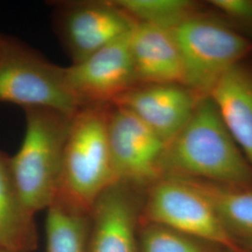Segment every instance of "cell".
I'll list each match as a JSON object with an SVG mask.
<instances>
[{
	"label": "cell",
	"mask_w": 252,
	"mask_h": 252,
	"mask_svg": "<svg viewBox=\"0 0 252 252\" xmlns=\"http://www.w3.org/2000/svg\"><path fill=\"white\" fill-rule=\"evenodd\" d=\"M161 172L162 178L252 189V165L208 95L200 100L186 126L166 145Z\"/></svg>",
	"instance_id": "1"
},
{
	"label": "cell",
	"mask_w": 252,
	"mask_h": 252,
	"mask_svg": "<svg viewBox=\"0 0 252 252\" xmlns=\"http://www.w3.org/2000/svg\"><path fill=\"white\" fill-rule=\"evenodd\" d=\"M111 105H85L74 114L63 150L57 198L90 213L100 195L117 182L108 140Z\"/></svg>",
	"instance_id": "2"
},
{
	"label": "cell",
	"mask_w": 252,
	"mask_h": 252,
	"mask_svg": "<svg viewBox=\"0 0 252 252\" xmlns=\"http://www.w3.org/2000/svg\"><path fill=\"white\" fill-rule=\"evenodd\" d=\"M26 132L10 169L27 208L47 210L60 188L63 150L72 116L48 108H25Z\"/></svg>",
	"instance_id": "3"
},
{
	"label": "cell",
	"mask_w": 252,
	"mask_h": 252,
	"mask_svg": "<svg viewBox=\"0 0 252 252\" xmlns=\"http://www.w3.org/2000/svg\"><path fill=\"white\" fill-rule=\"evenodd\" d=\"M185 70L186 85L207 96L220 78L252 54V39L205 8L172 29Z\"/></svg>",
	"instance_id": "4"
},
{
	"label": "cell",
	"mask_w": 252,
	"mask_h": 252,
	"mask_svg": "<svg viewBox=\"0 0 252 252\" xmlns=\"http://www.w3.org/2000/svg\"><path fill=\"white\" fill-rule=\"evenodd\" d=\"M0 102L24 109H53L69 116L81 107L67 85L64 67L5 35H0Z\"/></svg>",
	"instance_id": "5"
},
{
	"label": "cell",
	"mask_w": 252,
	"mask_h": 252,
	"mask_svg": "<svg viewBox=\"0 0 252 252\" xmlns=\"http://www.w3.org/2000/svg\"><path fill=\"white\" fill-rule=\"evenodd\" d=\"M141 220L158 223L222 249L241 251L209 200L189 180L163 177L145 190Z\"/></svg>",
	"instance_id": "6"
},
{
	"label": "cell",
	"mask_w": 252,
	"mask_h": 252,
	"mask_svg": "<svg viewBox=\"0 0 252 252\" xmlns=\"http://www.w3.org/2000/svg\"><path fill=\"white\" fill-rule=\"evenodd\" d=\"M56 32L72 63L126 38L135 22L112 0L69 1L58 5Z\"/></svg>",
	"instance_id": "7"
},
{
	"label": "cell",
	"mask_w": 252,
	"mask_h": 252,
	"mask_svg": "<svg viewBox=\"0 0 252 252\" xmlns=\"http://www.w3.org/2000/svg\"><path fill=\"white\" fill-rule=\"evenodd\" d=\"M108 140L117 181L146 190L162 178L166 144L126 108L111 104Z\"/></svg>",
	"instance_id": "8"
},
{
	"label": "cell",
	"mask_w": 252,
	"mask_h": 252,
	"mask_svg": "<svg viewBox=\"0 0 252 252\" xmlns=\"http://www.w3.org/2000/svg\"><path fill=\"white\" fill-rule=\"evenodd\" d=\"M144 192L117 181L100 195L89 213L85 252H138Z\"/></svg>",
	"instance_id": "9"
},
{
	"label": "cell",
	"mask_w": 252,
	"mask_h": 252,
	"mask_svg": "<svg viewBox=\"0 0 252 252\" xmlns=\"http://www.w3.org/2000/svg\"><path fill=\"white\" fill-rule=\"evenodd\" d=\"M129 38L130 36L64 67L67 85L81 107L111 105L137 85Z\"/></svg>",
	"instance_id": "10"
},
{
	"label": "cell",
	"mask_w": 252,
	"mask_h": 252,
	"mask_svg": "<svg viewBox=\"0 0 252 252\" xmlns=\"http://www.w3.org/2000/svg\"><path fill=\"white\" fill-rule=\"evenodd\" d=\"M203 97L185 84H138L113 105L132 112L167 145L186 126Z\"/></svg>",
	"instance_id": "11"
},
{
	"label": "cell",
	"mask_w": 252,
	"mask_h": 252,
	"mask_svg": "<svg viewBox=\"0 0 252 252\" xmlns=\"http://www.w3.org/2000/svg\"><path fill=\"white\" fill-rule=\"evenodd\" d=\"M129 42L137 85H186L181 54L171 29L135 23Z\"/></svg>",
	"instance_id": "12"
},
{
	"label": "cell",
	"mask_w": 252,
	"mask_h": 252,
	"mask_svg": "<svg viewBox=\"0 0 252 252\" xmlns=\"http://www.w3.org/2000/svg\"><path fill=\"white\" fill-rule=\"evenodd\" d=\"M208 96L252 165V54L224 73Z\"/></svg>",
	"instance_id": "13"
},
{
	"label": "cell",
	"mask_w": 252,
	"mask_h": 252,
	"mask_svg": "<svg viewBox=\"0 0 252 252\" xmlns=\"http://www.w3.org/2000/svg\"><path fill=\"white\" fill-rule=\"evenodd\" d=\"M37 244L35 215L20 194L9 156L0 152V248L9 252H34Z\"/></svg>",
	"instance_id": "14"
},
{
	"label": "cell",
	"mask_w": 252,
	"mask_h": 252,
	"mask_svg": "<svg viewBox=\"0 0 252 252\" xmlns=\"http://www.w3.org/2000/svg\"><path fill=\"white\" fill-rule=\"evenodd\" d=\"M184 180V179H183ZM189 180L216 210L226 233L243 252L252 250V189Z\"/></svg>",
	"instance_id": "15"
},
{
	"label": "cell",
	"mask_w": 252,
	"mask_h": 252,
	"mask_svg": "<svg viewBox=\"0 0 252 252\" xmlns=\"http://www.w3.org/2000/svg\"><path fill=\"white\" fill-rule=\"evenodd\" d=\"M89 214L56 198L47 209L46 252H85Z\"/></svg>",
	"instance_id": "16"
},
{
	"label": "cell",
	"mask_w": 252,
	"mask_h": 252,
	"mask_svg": "<svg viewBox=\"0 0 252 252\" xmlns=\"http://www.w3.org/2000/svg\"><path fill=\"white\" fill-rule=\"evenodd\" d=\"M136 24L173 29L205 8L189 0H112Z\"/></svg>",
	"instance_id": "17"
},
{
	"label": "cell",
	"mask_w": 252,
	"mask_h": 252,
	"mask_svg": "<svg viewBox=\"0 0 252 252\" xmlns=\"http://www.w3.org/2000/svg\"><path fill=\"white\" fill-rule=\"evenodd\" d=\"M219 246L182 234L166 226L141 220L138 252H222Z\"/></svg>",
	"instance_id": "18"
},
{
	"label": "cell",
	"mask_w": 252,
	"mask_h": 252,
	"mask_svg": "<svg viewBox=\"0 0 252 252\" xmlns=\"http://www.w3.org/2000/svg\"><path fill=\"white\" fill-rule=\"evenodd\" d=\"M207 6L252 39V0H211Z\"/></svg>",
	"instance_id": "19"
},
{
	"label": "cell",
	"mask_w": 252,
	"mask_h": 252,
	"mask_svg": "<svg viewBox=\"0 0 252 252\" xmlns=\"http://www.w3.org/2000/svg\"><path fill=\"white\" fill-rule=\"evenodd\" d=\"M222 252H236V251H231V250H223Z\"/></svg>",
	"instance_id": "20"
},
{
	"label": "cell",
	"mask_w": 252,
	"mask_h": 252,
	"mask_svg": "<svg viewBox=\"0 0 252 252\" xmlns=\"http://www.w3.org/2000/svg\"><path fill=\"white\" fill-rule=\"evenodd\" d=\"M0 252H9L8 251H6V250H4V249H2V248H0Z\"/></svg>",
	"instance_id": "21"
},
{
	"label": "cell",
	"mask_w": 252,
	"mask_h": 252,
	"mask_svg": "<svg viewBox=\"0 0 252 252\" xmlns=\"http://www.w3.org/2000/svg\"><path fill=\"white\" fill-rule=\"evenodd\" d=\"M252 252V251H247V252Z\"/></svg>",
	"instance_id": "22"
}]
</instances>
